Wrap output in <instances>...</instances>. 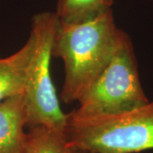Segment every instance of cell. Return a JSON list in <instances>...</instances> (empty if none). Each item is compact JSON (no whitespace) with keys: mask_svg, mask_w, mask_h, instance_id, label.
Segmentation results:
<instances>
[{"mask_svg":"<svg viewBox=\"0 0 153 153\" xmlns=\"http://www.w3.org/2000/svg\"><path fill=\"white\" fill-rule=\"evenodd\" d=\"M123 31L117 27L112 10L79 24H59L52 56L64 64L60 99L78 101L104 69L114 53Z\"/></svg>","mask_w":153,"mask_h":153,"instance_id":"obj_1","label":"cell"},{"mask_svg":"<svg viewBox=\"0 0 153 153\" xmlns=\"http://www.w3.org/2000/svg\"><path fill=\"white\" fill-rule=\"evenodd\" d=\"M113 0H58L55 14L62 24H79L112 10Z\"/></svg>","mask_w":153,"mask_h":153,"instance_id":"obj_7","label":"cell"},{"mask_svg":"<svg viewBox=\"0 0 153 153\" xmlns=\"http://www.w3.org/2000/svg\"><path fill=\"white\" fill-rule=\"evenodd\" d=\"M59 24L55 12H41L32 19L31 33L34 36L35 46L28 66L23 97L27 126H44L65 134L66 114L60 108L50 65L53 39Z\"/></svg>","mask_w":153,"mask_h":153,"instance_id":"obj_4","label":"cell"},{"mask_svg":"<svg viewBox=\"0 0 153 153\" xmlns=\"http://www.w3.org/2000/svg\"><path fill=\"white\" fill-rule=\"evenodd\" d=\"M149 101L140 80L131 39L124 32L109 62L71 112L78 117L118 114Z\"/></svg>","mask_w":153,"mask_h":153,"instance_id":"obj_3","label":"cell"},{"mask_svg":"<svg viewBox=\"0 0 153 153\" xmlns=\"http://www.w3.org/2000/svg\"><path fill=\"white\" fill-rule=\"evenodd\" d=\"M34 46V36L30 32L27 41L18 51L6 58H0V102L23 94Z\"/></svg>","mask_w":153,"mask_h":153,"instance_id":"obj_6","label":"cell"},{"mask_svg":"<svg viewBox=\"0 0 153 153\" xmlns=\"http://www.w3.org/2000/svg\"><path fill=\"white\" fill-rule=\"evenodd\" d=\"M23 153H82L71 146L65 134L44 126L31 128Z\"/></svg>","mask_w":153,"mask_h":153,"instance_id":"obj_8","label":"cell"},{"mask_svg":"<svg viewBox=\"0 0 153 153\" xmlns=\"http://www.w3.org/2000/svg\"><path fill=\"white\" fill-rule=\"evenodd\" d=\"M65 136L82 153H139L153 150V100L123 113L66 114Z\"/></svg>","mask_w":153,"mask_h":153,"instance_id":"obj_2","label":"cell"},{"mask_svg":"<svg viewBox=\"0 0 153 153\" xmlns=\"http://www.w3.org/2000/svg\"><path fill=\"white\" fill-rule=\"evenodd\" d=\"M27 125L23 94L0 102V153H23Z\"/></svg>","mask_w":153,"mask_h":153,"instance_id":"obj_5","label":"cell"}]
</instances>
